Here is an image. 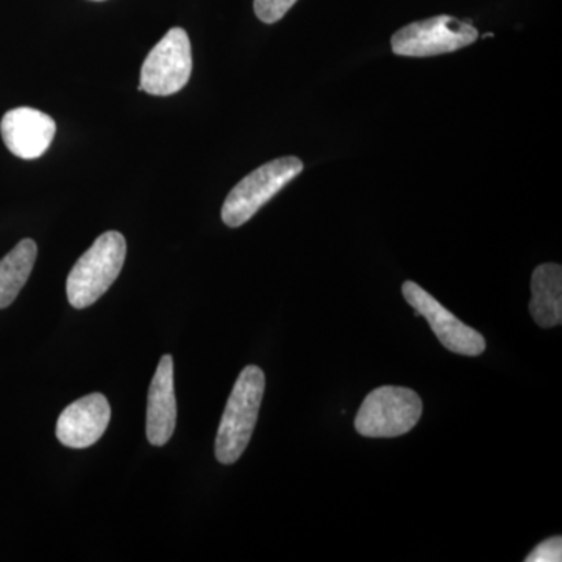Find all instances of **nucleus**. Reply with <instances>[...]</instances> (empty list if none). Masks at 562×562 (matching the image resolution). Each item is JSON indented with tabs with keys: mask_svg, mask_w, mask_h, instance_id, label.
I'll use <instances>...</instances> for the list:
<instances>
[{
	"mask_svg": "<svg viewBox=\"0 0 562 562\" xmlns=\"http://www.w3.org/2000/svg\"><path fill=\"white\" fill-rule=\"evenodd\" d=\"M265 387V372L258 366H247L239 373L217 430L214 450L221 464L231 465L246 452L257 425Z\"/></svg>",
	"mask_w": 562,
	"mask_h": 562,
	"instance_id": "f257e3e1",
	"label": "nucleus"
},
{
	"mask_svg": "<svg viewBox=\"0 0 562 562\" xmlns=\"http://www.w3.org/2000/svg\"><path fill=\"white\" fill-rule=\"evenodd\" d=\"M127 255V243L120 232H106L81 255L66 281L68 301L74 308L94 305L116 281Z\"/></svg>",
	"mask_w": 562,
	"mask_h": 562,
	"instance_id": "f03ea898",
	"label": "nucleus"
},
{
	"mask_svg": "<svg viewBox=\"0 0 562 562\" xmlns=\"http://www.w3.org/2000/svg\"><path fill=\"white\" fill-rule=\"evenodd\" d=\"M302 171L303 162L297 157L277 158L255 169L225 199L222 221L227 227H241Z\"/></svg>",
	"mask_w": 562,
	"mask_h": 562,
	"instance_id": "7ed1b4c3",
	"label": "nucleus"
},
{
	"mask_svg": "<svg viewBox=\"0 0 562 562\" xmlns=\"http://www.w3.org/2000/svg\"><path fill=\"white\" fill-rule=\"evenodd\" d=\"M419 394L402 386H382L364 398L355 428L366 438H397L416 427L422 417Z\"/></svg>",
	"mask_w": 562,
	"mask_h": 562,
	"instance_id": "20e7f679",
	"label": "nucleus"
},
{
	"mask_svg": "<svg viewBox=\"0 0 562 562\" xmlns=\"http://www.w3.org/2000/svg\"><path fill=\"white\" fill-rule=\"evenodd\" d=\"M479 40V31L471 22L453 16H435L412 22L395 32L391 40L392 50L401 57H435L464 49Z\"/></svg>",
	"mask_w": 562,
	"mask_h": 562,
	"instance_id": "39448f33",
	"label": "nucleus"
},
{
	"mask_svg": "<svg viewBox=\"0 0 562 562\" xmlns=\"http://www.w3.org/2000/svg\"><path fill=\"white\" fill-rule=\"evenodd\" d=\"M192 72L191 41L188 33L173 27L147 55L140 68L139 91L171 95L183 90Z\"/></svg>",
	"mask_w": 562,
	"mask_h": 562,
	"instance_id": "423d86ee",
	"label": "nucleus"
},
{
	"mask_svg": "<svg viewBox=\"0 0 562 562\" xmlns=\"http://www.w3.org/2000/svg\"><path fill=\"white\" fill-rule=\"evenodd\" d=\"M402 294L405 301L413 306L416 312L414 314L427 319L436 338L447 350L464 355V357H479L486 350V341H484L482 333L473 330L464 322L458 319L419 284L414 281H405Z\"/></svg>",
	"mask_w": 562,
	"mask_h": 562,
	"instance_id": "0eeeda50",
	"label": "nucleus"
},
{
	"mask_svg": "<svg viewBox=\"0 0 562 562\" xmlns=\"http://www.w3.org/2000/svg\"><path fill=\"white\" fill-rule=\"evenodd\" d=\"M0 133L11 154L22 160H35L49 149L57 124L43 111L21 106L3 114Z\"/></svg>",
	"mask_w": 562,
	"mask_h": 562,
	"instance_id": "6e6552de",
	"label": "nucleus"
},
{
	"mask_svg": "<svg viewBox=\"0 0 562 562\" xmlns=\"http://www.w3.org/2000/svg\"><path fill=\"white\" fill-rule=\"evenodd\" d=\"M111 417L105 395L94 392L70 403L57 422L58 441L69 449H88L102 438Z\"/></svg>",
	"mask_w": 562,
	"mask_h": 562,
	"instance_id": "1a4fd4ad",
	"label": "nucleus"
},
{
	"mask_svg": "<svg viewBox=\"0 0 562 562\" xmlns=\"http://www.w3.org/2000/svg\"><path fill=\"white\" fill-rule=\"evenodd\" d=\"M177 425V401L173 390V361L165 355L151 379L147 401V439L151 446H166Z\"/></svg>",
	"mask_w": 562,
	"mask_h": 562,
	"instance_id": "9d476101",
	"label": "nucleus"
},
{
	"mask_svg": "<svg viewBox=\"0 0 562 562\" xmlns=\"http://www.w3.org/2000/svg\"><path fill=\"white\" fill-rule=\"evenodd\" d=\"M530 313L542 328L562 324V268L554 262L538 266L531 277Z\"/></svg>",
	"mask_w": 562,
	"mask_h": 562,
	"instance_id": "9b49d317",
	"label": "nucleus"
},
{
	"mask_svg": "<svg viewBox=\"0 0 562 562\" xmlns=\"http://www.w3.org/2000/svg\"><path fill=\"white\" fill-rule=\"evenodd\" d=\"M38 246L33 239H22L0 260V310L9 308L16 301L35 266Z\"/></svg>",
	"mask_w": 562,
	"mask_h": 562,
	"instance_id": "f8f14e48",
	"label": "nucleus"
},
{
	"mask_svg": "<svg viewBox=\"0 0 562 562\" xmlns=\"http://www.w3.org/2000/svg\"><path fill=\"white\" fill-rule=\"evenodd\" d=\"M297 3V0H254L255 13L265 24H276Z\"/></svg>",
	"mask_w": 562,
	"mask_h": 562,
	"instance_id": "ddd939ff",
	"label": "nucleus"
},
{
	"mask_svg": "<svg viewBox=\"0 0 562 562\" xmlns=\"http://www.w3.org/2000/svg\"><path fill=\"white\" fill-rule=\"evenodd\" d=\"M527 562H561L562 561V538L553 536L539 543L527 558Z\"/></svg>",
	"mask_w": 562,
	"mask_h": 562,
	"instance_id": "4468645a",
	"label": "nucleus"
},
{
	"mask_svg": "<svg viewBox=\"0 0 562 562\" xmlns=\"http://www.w3.org/2000/svg\"><path fill=\"white\" fill-rule=\"evenodd\" d=\"M494 36V33H486V35H483V38H492Z\"/></svg>",
	"mask_w": 562,
	"mask_h": 562,
	"instance_id": "2eb2a0df",
	"label": "nucleus"
},
{
	"mask_svg": "<svg viewBox=\"0 0 562 562\" xmlns=\"http://www.w3.org/2000/svg\"><path fill=\"white\" fill-rule=\"evenodd\" d=\"M95 2H102V0H95Z\"/></svg>",
	"mask_w": 562,
	"mask_h": 562,
	"instance_id": "dca6fc26",
	"label": "nucleus"
}]
</instances>
